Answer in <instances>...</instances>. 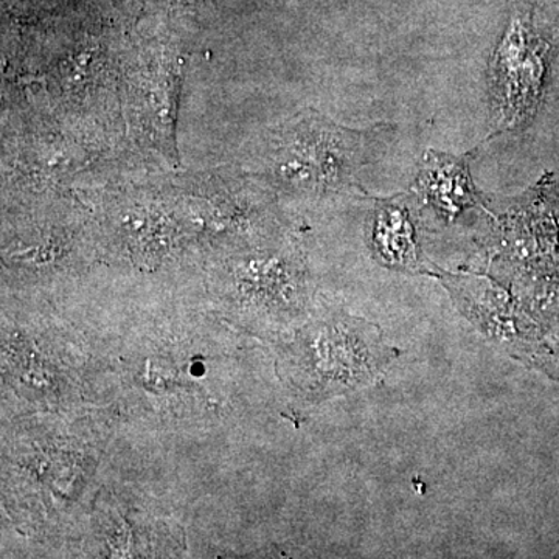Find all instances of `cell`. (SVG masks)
<instances>
[{"label":"cell","mask_w":559,"mask_h":559,"mask_svg":"<svg viewBox=\"0 0 559 559\" xmlns=\"http://www.w3.org/2000/svg\"><path fill=\"white\" fill-rule=\"evenodd\" d=\"M369 229L371 253L382 266L412 274L426 272L417 224L403 198L378 200Z\"/></svg>","instance_id":"obj_5"},{"label":"cell","mask_w":559,"mask_h":559,"mask_svg":"<svg viewBox=\"0 0 559 559\" xmlns=\"http://www.w3.org/2000/svg\"><path fill=\"white\" fill-rule=\"evenodd\" d=\"M395 131L380 123L370 130H347L310 117L293 124L283 145L278 173L301 187L331 189L356 183L358 173L388 145Z\"/></svg>","instance_id":"obj_1"},{"label":"cell","mask_w":559,"mask_h":559,"mask_svg":"<svg viewBox=\"0 0 559 559\" xmlns=\"http://www.w3.org/2000/svg\"><path fill=\"white\" fill-rule=\"evenodd\" d=\"M412 190L448 219L481 205L480 193L471 178L469 154L455 156L426 150Z\"/></svg>","instance_id":"obj_4"},{"label":"cell","mask_w":559,"mask_h":559,"mask_svg":"<svg viewBox=\"0 0 559 559\" xmlns=\"http://www.w3.org/2000/svg\"><path fill=\"white\" fill-rule=\"evenodd\" d=\"M311 366L316 384L329 389H358L381 378L400 352L385 344L381 329L366 320L349 319L322 326L312 337Z\"/></svg>","instance_id":"obj_3"},{"label":"cell","mask_w":559,"mask_h":559,"mask_svg":"<svg viewBox=\"0 0 559 559\" xmlns=\"http://www.w3.org/2000/svg\"><path fill=\"white\" fill-rule=\"evenodd\" d=\"M547 44L530 11L514 10L489 61V138L528 123L539 105Z\"/></svg>","instance_id":"obj_2"}]
</instances>
